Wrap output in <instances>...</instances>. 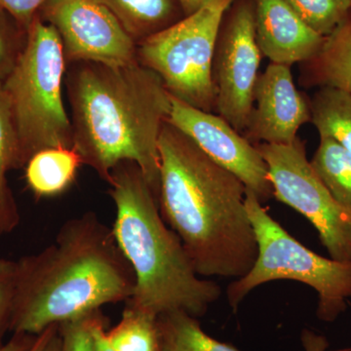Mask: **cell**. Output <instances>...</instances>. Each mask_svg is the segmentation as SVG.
<instances>
[{"instance_id": "obj_9", "label": "cell", "mask_w": 351, "mask_h": 351, "mask_svg": "<svg viewBox=\"0 0 351 351\" xmlns=\"http://www.w3.org/2000/svg\"><path fill=\"white\" fill-rule=\"evenodd\" d=\"M262 57L253 0H234L221 23L215 49V112L242 135L253 110Z\"/></svg>"}, {"instance_id": "obj_26", "label": "cell", "mask_w": 351, "mask_h": 351, "mask_svg": "<svg viewBox=\"0 0 351 351\" xmlns=\"http://www.w3.org/2000/svg\"><path fill=\"white\" fill-rule=\"evenodd\" d=\"M46 0H0V10L8 14L27 34Z\"/></svg>"}, {"instance_id": "obj_7", "label": "cell", "mask_w": 351, "mask_h": 351, "mask_svg": "<svg viewBox=\"0 0 351 351\" xmlns=\"http://www.w3.org/2000/svg\"><path fill=\"white\" fill-rule=\"evenodd\" d=\"M234 0H209L191 15L137 44L138 63L162 80L171 96L214 112L213 60L219 29Z\"/></svg>"}, {"instance_id": "obj_23", "label": "cell", "mask_w": 351, "mask_h": 351, "mask_svg": "<svg viewBox=\"0 0 351 351\" xmlns=\"http://www.w3.org/2000/svg\"><path fill=\"white\" fill-rule=\"evenodd\" d=\"M98 311L60 323L59 334L63 351H95L92 326Z\"/></svg>"}, {"instance_id": "obj_10", "label": "cell", "mask_w": 351, "mask_h": 351, "mask_svg": "<svg viewBox=\"0 0 351 351\" xmlns=\"http://www.w3.org/2000/svg\"><path fill=\"white\" fill-rule=\"evenodd\" d=\"M38 15L56 29L66 64L124 66L137 61V43L97 0H46Z\"/></svg>"}, {"instance_id": "obj_19", "label": "cell", "mask_w": 351, "mask_h": 351, "mask_svg": "<svg viewBox=\"0 0 351 351\" xmlns=\"http://www.w3.org/2000/svg\"><path fill=\"white\" fill-rule=\"evenodd\" d=\"M107 334L115 351H164L158 316L129 304Z\"/></svg>"}, {"instance_id": "obj_13", "label": "cell", "mask_w": 351, "mask_h": 351, "mask_svg": "<svg viewBox=\"0 0 351 351\" xmlns=\"http://www.w3.org/2000/svg\"><path fill=\"white\" fill-rule=\"evenodd\" d=\"M256 40L270 63L304 64L318 54L324 36L304 24L283 0H253Z\"/></svg>"}, {"instance_id": "obj_16", "label": "cell", "mask_w": 351, "mask_h": 351, "mask_svg": "<svg viewBox=\"0 0 351 351\" xmlns=\"http://www.w3.org/2000/svg\"><path fill=\"white\" fill-rule=\"evenodd\" d=\"M82 164L75 147L43 149L25 164V181L36 197H54L73 184Z\"/></svg>"}, {"instance_id": "obj_17", "label": "cell", "mask_w": 351, "mask_h": 351, "mask_svg": "<svg viewBox=\"0 0 351 351\" xmlns=\"http://www.w3.org/2000/svg\"><path fill=\"white\" fill-rule=\"evenodd\" d=\"M311 123L320 138H330L351 154V94L334 87L317 88L309 99Z\"/></svg>"}, {"instance_id": "obj_34", "label": "cell", "mask_w": 351, "mask_h": 351, "mask_svg": "<svg viewBox=\"0 0 351 351\" xmlns=\"http://www.w3.org/2000/svg\"><path fill=\"white\" fill-rule=\"evenodd\" d=\"M164 351H168V350H166V348H164Z\"/></svg>"}, {"instance_id": "obj_15", "label": "cell", "mask_w": 351, "mask_h": 351, "mask_svg": "<svg viewBox=\"0 0 351 351\" xmlns=\"http://www.w3.org/2000/svg\"><path fill=\"white\" fill-rule=\"evenodd\" d=\"M107 7L136 43L184 17L179 0H97Z\"/></svg>"}, {"instance_id": "obj_11", "label": "cell", "mask_w": 351, "mask_h": 351, "mask_svg": "<svg viewBox=\"0 0 351 351\" xmlns=\"http://www.w3.org/2000/svg\"><path fill=\"white\" fill-rule=\"evenodd\" d=\"M166 121L189 136L215 162L237 176L261 202L274 196L269 169L257 147L223 117L197 110L171 96Z\"/></svg>"}, {"instance_id": "obj_27", "label": "cell", "mask_w": 351, "mask_h": 351, "mask_svg": "<svg viewBox=\"0 0 351 351\" xmlns=\"http://www.w3.org/2000/svg\"><path fill=\"white\" fill-rule=\"evenodd\" d=\"M107 320L101 309L97 311L92 326L95 351H115L108 339Z\"/></svg>"}, {"instance_id": "obj_22", "label": "cell", "mask_w": 351, "mask_h": 351, "mask_svg": "<svg viewBox=\"0 0 351 351\" xmlns=\"http://www.w3.org/2000/svg\"><path fill=\"white\" fill-rule=\"evenodd\" d=\"M314 32L329 36L351 11V0H283Z\"/></svg>"}, {"instance_id": "obj_30", "label": "cell", "mask_w": 351, "mask_h": 351, "mask_svg": "<svg viewBox=\"0 0 351 351\" xmlns=\"http://www.w3.org/2000/svg\"><path fill=\"white\" fill-rule=\"evenodd\" d=\"M58 324L52 325L48 327L47 329L44 330L40 334L36 336L34 339V343L31 346L27 351H45L46 346H47L48 341H49L51 335L54 331Z\"/></svg>"}, {"instance_id": "obj_4", "label": "cell", "mask_w": 351, "mask_h": 351, "mask_svg": "<svg viewBox=\"0 0 351 351\" xmlns=\"http://www.w3.org/2000/svg\"><path fill=\"white\" fill-rule=\"evenodd\" d=\"M107 182L115 206L112 232L135 276L127 304L156 316L182 311L202 317L221 298V289L196 274L142 170L124 161L113 168Z\"/></svg>"}, {"instance_id": "obj_6", "label": "cell", "mask_w": 351, "mask_h": 351, "mask_svg": "<svg viewBox=\"0 0 351 351\" xmlns=\"http://www.w3.org/2000/svg\"><path fill=\"white\" fill-rule=\"evenodd\" d=\"M247 213L257 239L258 254L250 271L228 285V304L237 311L254 289L288 279L317 292L316 316L332 323L346 311L351 299V262L324 258L306 248L272 218L253 191H246Z\"/></svg>"}, {"instance_id": "obj_25", "label": "cell", "mask_w": 351, "mask_h": 351, "mask_svg": "<svg viewBox=\"0 0 351 351\" xmlns=\"http://www.w3.org/2000/svg\"><path fill=\"white\" fill-rule=\"evenodd\" d=\"M5 15L8 14L0 10V82L10 73L25 41L20 43L17 32L7 24Z\"/></svg>"}, {"instance_id": "obj_8", "label": "cell", "mask_w": 351, "mask_h": 351, "mask_svg": "<svg viewBox=\"0 0 351 351\" xmlns=\"http://www.w3.org/2000/svg\"><path fill=\"white\" fill-rule=\"evenodd\" d=\"M255 145L267 163L274 197L313 223L330 258L351 262V212L337 202L316 174L304 141Z\"/></svg>"}, {"instance_id": "obj_21", "label": "cell", "mask_w": 351, "mask_h": 351, "mask_svg": "<svg viewBox=\"0 0 351 351\" xmlns=\"http://www.w3.org/2000/svg\"><path fill=\"white\" fill-rule=\"evenodd\" d=\"M164 348L168 351H240L203 331L197 318L182 311L158 316Z\"/></svg>"}, {"instance_id": "obj_12", "label": "cell", "mask_w": 351, "mask_h": 351, "mask_svg": "<svg viewBox=\"0 0 351 351\" xmlns=\"http://www.w3.org/2000/svg\"><path fill=\"white\" fill-rule=\"evenodd\" d=\"M311 120L309 99L295 87L291 66L269 63L258 76L244 137L253 145L289 144Z\"/></svg>"}, {"instance_id": "obj_2", "label": "cell", "mask_w": 351, "mask_h": 351, "mask_svg": "<svg viewBox=\"0 0 351 351\" xmlns=\"http://www.w3.org/2000/svg\"><path fill=\"white\" fill-rule=\"evenodd\" d=\"M66 68L73 147L82 163L105 182L119 163H136L158 199L159 136L171 108L162 80L138 60L124 66L76 62Z\"/></svg>"}, {"instance_id": "obj_3", "label": "cell", "mask_w": 351, "mask_h": 351, "mask_svg": "<svg viewBox=\"0 0 351 351\" xmlns=\"http://www.w3.org/2000/svg\"><path fill=\"white\" fill-rule=\"evenodd\" d=\"M16 263L13 334L38 336L52 325L127 302L135 287L112 228L93 212L68 219L54 243Z\"/></svg>"}, {"instance_id": "obj_31", "label": "cell", "mask_w": 351, "mask_h": 351, "mask_svg": "<svg viewBox=\"0 0 351 351\" xmlns=\"http://www.w3.org/2000/svg\"><path fill=\"white\" fill-rule=\"evenodd\" d=\"M209 0H179L184 16L195 13Z\"/></svg>"}, {"instance_id": "obj_32", "label": "cell", "mask_w": 351, "mask_h": 351, "mask_svg": "<svg viewBox=\"0 0 351 351\" xmlns=\"http://www.w3.org/2000/svg\"><path fill=\"white\" fill-rule=\"evenodd\" d=\"M45 351H63L61 337H60L59 334V324L57 325L52 335H51L47 346H46Z\"/></svg>"}, {"instance_id": "obj_28", "label": "cell", "mask_w": 351, "mask_h": 351, "mask_svg": "<svg viewBox=\"0 0 351 351\" xmlns=\"http://www.w3.org/2000/svg\"><path fill=\"white\" fill-rule=\"evenodd\" d=\"M301 343L304 351H327L329 348L326 337L307 328L302 329Z\"/></svg>"}, {"instance_id": "obj_5", "label": "cell", "mask_w": 351, "mask_h": 351, "mask_svg": "<svg viewBox=\"0 0 351 351\" xmlns=\"http://www.w3.org/2000/svg\"><path fill=\"white\" fill-rule=\"evenodd\" d=\"M66 69L59 34L36 15L24 47L1 82L17 134L20 168L43 149L73 147V127L63 100Z\"/></svg>"}, {"instance_id": "obj_24", "label": "cell", "mask_w": 351, "mask_h": 351, "mask_svg": "<svg viewBox=\"0 0 351 351\" xmlns=\"http://www.w3.org/2000/svg\"><path fill=\"white\" fill-rule=\"evenodd\" d=\"M17 263L0 258V348L4 337L10 332L15 295Z\"/></svg>"}, {"instance_id": "obj_1", "label": "cell", "mask_w": 351, "mask_h": 351, "mask_svg": "<svg viewBox=\"0 0 351 351\" xmlns=\"http://www.w3.org/2000/svg\"><path fill=\"white\" fill-rule=\"evenodd\" d=\"M158 204L199 276L241 278L258 258L247 188L167 121L158 142Z\"/></svg>"}, {"instance_id": "obj_33", "label": "cell", "mask_w": 351, "mask_h": 351, "mask_svg": "<svg viewBox=\"0 0 351 351\" xmlns=\"http://www.w3.org/2000/svg\"><path fill=\"white\" fill-rule=\"evenodd\" d=\"M2 234H3V232H2L1 230H0V237H1Z\"/></svg>"}, {"instance_id": "obj_20", "label": "cell", "mask_w": 351, "mask_h": 351, "mask_svg": "<svg viewBox=\"0 0 351 351\" xmlns=\"http://www.w3.org/2000/svg\"><path fill=\"white\" fill-rule=\"evenodd\" d=\"M311 164L332 197L351 212L350 152L330 138H320Z\"/></svg>"}, {"instance_id": "obj_18", "label": "cell", "mask_w": 351, "mask_h": 351, "mask_svg": "<svg viewBox=\"0 0 351 351\" xmlns=\"http://www.w3.org/2000/svg\"><path fill=\"white\" fill-rule=\"evenodd\" d=\"M20 168L17 134L1 82H0V230L13 232L20 223V214L7 181L9 171Z\"/></svg>"}, {"instance_id": "obj_14", "label": "cell", "mask_w": 351, "mask_h": 351, "mask_svg": "<svg viewBox=\"0 0 351 351\" xmlns=\"http://www.w3.org/2000/svg\"><path fill=\"white\" fill-rule=\"evenodd\" d=\"M300 82L307 88L334 87L351 94V11L325 38L318 54L302 64Z\"/></svg>"}, {"instance_id": "obj_29", "label": "cell", "mask_w": 351, "mask_h": 351, "mask_svg": "<svg viewBox=\"0 0 351 351\" xmlns=\"http://www.w3.org/2000/svg\"><path fill=\"white\" fill-rule=\"evenodd\" d=\"M36 336L13 334L12 338L0 348V351H27L34 343Z\"/></svg>"}]
</instances>
